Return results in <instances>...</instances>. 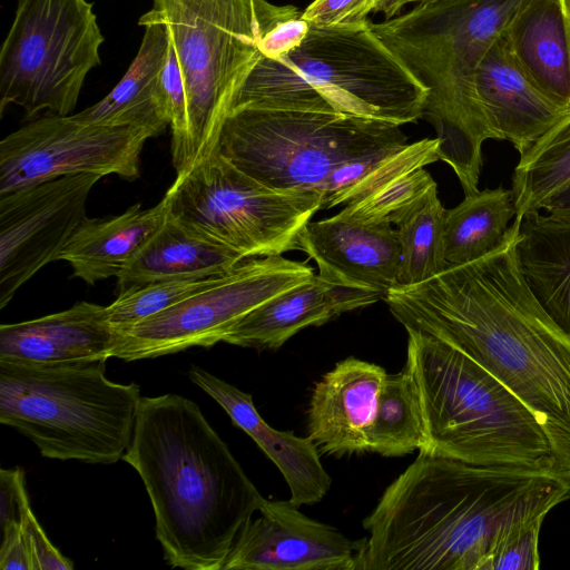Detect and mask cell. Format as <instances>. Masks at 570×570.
<instances>
[{
  "label": "cell",
  "instance_id": "obj_1",
  "mask_svg": "<svg viewBox=\"0 0 570 570\" xmlns=\"http://www.w3.org/2000/svg\"><path fill=\"white\" fill-rule=\"evenodd\" d=\"M522 216L491 253L390 289L384 301L405 327L433 336L507 385L544 430L554 471L570 482V334L543 309L518 262Z\"/></svg>",
  "mask_w": 570,
  "mask_h": 570
},
{
  "label": "cell",
  "instance_id": "obj_2",
  "mask_svg": "<svg viewBox=\"0 0 570 570\" xmlns=\"http://www.w3.org/2000/svg\"><path fill=\"white\" fill-rule=\"evenodd\" d=\"M122 460L145 484L167 563L223 570L265 498L199 406L177 394L141 397Z\"/></svg>",
  "mask_w": 570,
  "mask_h": 570
},
{
  "label": "cell",
  "instance_id": "obj_3",
  "mask_svg": "<svg viewBox=\"0 0 570 570\" xmlns=\"http://www.w3.org/2000/svg\"><path fill=\"white\" fill-rule=\"evenodd\" d=\"M556 475L419 452L363 520L355 570H482L498 527Z\"/></svg>",
  "mask_w": 570,
  "mask_h": 570
},
{
  "label": "cell",
  "instance_id": "obj_4",
  "mask_svg": "<svg viewBox=\"0 0 570 570\" xmlns=\"http://www.w3.org/2000/svg\"><path fill=\"white\" fill-rule=\"evenodd\" d=\"M217 153L274 189L321 194L330 209L438 161L439 140L409 144L400 125L345 114L243 108Z\"/></svg>",
  "mask_w": 570,
  "mask_h": 570
},
{
  "label": "cell",
  "instance_id": "obj_5",
  "mask_svg": "<svg viewBox=\"0 0 570 570\" xmlns=\"http://www.w3.org/2000/svg\"><path fill=\"white\" fill-rule=\"evenodd\" d=\"M522 0H426L372 27L428 89L423 117L436 130L439 159L465 195L478 190L482 145L492 139L476 89L478 68Z\"/></svg>",
  "mask_w": 570,
  "mask_h": 570
},
{
  "label": "cell",
  "instance_id": "obj_6",
  "mask_svg": "<svg viewBox=\"0 0 570 570\" xmlns=\"http://www.w3.org/2000/svg\"><path fill=\"white\" fill-rule=\"evenodd\" d=\"M367 19L309 23L303 41L277 59L261 57L232 110L345 114L405 125L423 117L428 89L386 47Z\"/></svg>",
  "mask_w": 570,
  "mask_h": 570
},
{
  "label": "cell",
  "instance_id": "obj_7",
  "mask_svg": "<svg viewBox=\"0 0 570 570\" xmlns=\"http://www.w3.org/2000/svg\"><path fill=\"white\" fill-rule=\"evenodd\" d=\"M406 332L405 368L416 386L424 428L420 453L554 471L544 430L507 385L455 347Z\"/></svg>",
  "mask_w": 570,
  "mask_h": 570
},
{
  "label": "cell",
  "instance_id": "obj_8",
  "mask_svg": "<svg viewBox=\"0 0 570 570\" xmlns=\"http://www.w3.org/2000/svg\"><path fill=\"white\" fill-rule=\"evenodd\" d=\"M106 361L0 360V422L30 439L45 458L92 464L122 460L140 389L108 380Z\"/></svg>",
  "mask_w": 570,
  "mask_h": 570
},
{
  "label": "cell",
  "instance_id": "obj_9",
  "mask_svg": "<svg viewBox=\"0 0 570 570\" xmlns=\"http://www.w3.org/2000/svg\"><path fill=\"white\" fill-rule=\"evenodd\" d=\"M167 28L186 90L187 142L176 177L218 150L234 99L278 22L302 13L268 0H153Z\"/></svg>",
  "mask_w": 570,
  "mask_h": 570
},
{
  "label": "cell",
  "instance_id": "obj_10",
  "mask_svg": "<svg viewBox=\"0 0 570 570\" xmlns=\"http://www.w3.org/2000/svg\"><path fill=\"white\" fill-rule=\"evenodd\" d=\"M105 38L87 0H18L0 50V114L68 116Z\"/></svg>",
  "mask_w": 570,
  "mask_h": 570
},
{
  "label": "cell",
  "instance_id": "obj_11",
  "mask_svg": "<svg viewBox=\"0 0 570 570\" xmlns=\"http://www.w3.org/2000/svg\"><path fill=\"white\" fill-rule=\"evenodd\" d=\"M165 197L169 216L246 258L298 249L302 230L322 205L321 194L268 187L219 153L176 177Z\"/></svg>",
  "mask_w": 570,
  "mask_h": 570
},
{
  "label": "cell",
  "instance_id": "obj_12",
  "mask_svg": "<svg viewBox=\"0 0 570 570\" xmlns=\"http://www.w3.org/2000/svg\"><path fill=\"white\" fill-rule=\"evenodd\" d=\"M313 275L307 263L282 255L248 258L214 286L115 331L110 357L130 362L213 346L254 308Z\"/></svg>",
  "mask_w": 570,
  "mask_h": 570
},
{
  "label": "cell",
  "instance_id": "obj_13",
  "mask_svg": "<svg viewBox=\"0 0 570 570\" xmlns=\"http://www.w3.org/2000/svg\"><path fill=\"white\" fill-rule=\"evenodd\" d=\"M151 137L141 127L87 122L75 115L39 118L0 141V196L78 174L135 180Z\"/></svg>",
  "mask_w": 570,
  "mask_h": 570
},
{
  "label": "cell",
  "instance_id": "obj_14",
  "mask_svg": "<svg viewBox=\"0 0 570 570\" xmlns=\"http://www.w3.org/2000/svg\"><path fill=\"white\" fill-rule=\"evenodd\" d=\"M101 178L78 174L0 196V308L43 266L58 261Z\"/></svg>",
  "mask_w": 570,
  "mask_h": 570
},
{
  "label": "cell",
  "instance_id": "obj_15",
  "mask_svg": "<svg viewBox=\"0 0 570 570\" xmlns=\"http://www.w3.org/2000/svg\"><path fill=\"white\" fill-rule=\"evenodd\" d=\"M288 501L267 500L239 531L223 570H355L364 538L351 540Z\"/></svg>",
  "mask_w": 570,
  "mask_h": 570
},
{
  "label": "cell",
  "instance_id": "obj_16",
  "mask_svg": "<svg viewBox=\"0 0 570 570\" xmlns=\"http://www.w3.org/2000/svg\"><path fill=\"white\" fill-rule=\"evenodd\" d=\"M298 249L315 261L318 274L342 285L385 294L399 286L401 246L391 225L340 217L308 222Z\"/></svg>",
  "mask_w": 570,
  "mask_h": 570
},
{
  "label": "cell",
  "instance_id": "obj_17",
  "mask_svg": "<svg viewBox=\"0 0 570 570\" xmlns=\"http://www.w3.org/2000/svg\"><path fill=\"white\" fill-rule=\"evenodd\" d=\"M386 371L347 357L314 385L307 411L308 436L320 452L344 456L368 451V429Z\"/></svg>",
  "mask_w": 570,
  "mask_h": 570
},
{
  "label": "cell",
  "instance_id": "obj_18",
  "mask_svg": "<svg viewBox=\"0 0 570 570\" xmlns=\"http://www.w3.org/2000/svg\"><path fill=\"white\" fill-rule=\"evenodd\" d=\"M478 99L492 139L510 141L520 155L566 112L525 75L500 36L475 77Z\"/></svg>",
  "mask_w": 570,
  "mask_h": 570
},
{
  "label": "cell",
  "instance_id": "obj_19",
  "mask_svg": "<svg viewBox=\"0 0 570 570\" xmlns=\"http://www.w3.org/2000/svg\"><path fill=\"white\" fill-rule=\"evenodd\" d=\"M382 298L384 294L380 292L342 285L314 274L254 308L226 333L223 342L276 350L305 327L322 325Z\"/></svg>",
  "mask_w": 570,
  "mask_h": 570
},
{
  "label": "cell",
  "instance_id": "obj_20",
  "mask_svg": "<svg viewBox=\"0 0 570 570\" xmlns=\"http://www.w3.org/2000/svg\"><path fill=\"white\" fill-rule=\"evenodd\" d=\"M188 376L226 411L234 424L245 431L277 466L288 485L292 503L297 507L314 504L327 494L332 478L309 436H297L293 431L272 428L258 414L252 394L198 366L193 365Z\"/></svg>",
  "mask_w": 570,
  "mask_h": 570
},
{
  "label": "cell",
  "instance_id": "obj_21",
  "mask_svg": "<svg viewBox=\"0 0 570 570\" xmlns=\"http://www.w3.org/2000/svg\"><path fill=\"white\" fill-rule=\"evenodd\" d=\"M116 332L107 306L78 302L68 309L0 326V360L72 363L108 360Z\"/></svg>",
  "mask_w": 570,
  "mask_h": 570
},
{
  "label": "cell",
  "instance_id": "obj_22",
  "mask_svg": "<svg viewBox=\"0 0 570 570\" xmlns=\"http://www.w3.org/2000/svg\"><path fill=\"white\" fill-rule=\"evenodd\" d=\"M502 38L532 82L570 107V0H522Z\"/></svg>",
  "mask_w": 570,
  "mask_h": 570
},
{
  "label": "cell",
  "instance_id": "obj_23",
  "mask_svg": "<svg viewBox=\"0 0 570 570\" xmlns=\"http://www.w3.org/2000/svg\"><path fill=\"white\" fill-rule=\"evenodd\" d=\"M138 23L145 28L142 40L121 80L104 99L75 117L87 122L137 126L155 137L170 125L160 89L169 35L151 10L142 14Z\"/></svg>",
  "mask_w": 570,
  "mask_h": 570
},
{
  "label": "cell",
  "instance_id": "obj_24",
  "mask_svg": "<svg viewBox=\"0 0 570 570\" xmlns=\"http://www.w3.org/2000/svg\"><path fill=\"white\" fill-rule=\"evenodd\" d=\"M168 200L150 208L140 203L120 215L86 218L70 237L58 261L67 262L88 285L117 277L147 245L168 216Z\"/></svg>",
  "mask_w": 570,
  "mask_h": 570
},
{
  "label": "cell",
  "instance_id": "obj_25",
  "mask_svg": "<svg viewBox=\"0 0 570 570\" xmlns=\"http://www.w3.org/2000/svg\"><path fill=\"white\" fill-rule=\"evenodd\" d=\"M246 259L240 252L168 214L159 230L116 277L117 293L158 281L222 275Z\"/></svg>",
  "mask_w": 570,
  "mask_h": 570
},
{
  "label": "cell",
  "instance_id": "obj_26",
  "mask_svg": "<svg viewBox=\"0 0 570 570\" xmlns=\"http://www.w3.org/2000/svg\"><path fill=\"white\" fill-rule=\"evenodd\" d=\"M517 255L531 293L570 334V220L542 212L522 216Z\"/></svg>",
  "mask_w": 570,
  "mask_h": 570
},
{
  "label": "cell",
  "instance_id": "obj_27",
  "mask_svg": "<svg viewBox=\"0 0 570 570\" xmlns=\"http://www.w3.org/2000/svg\"><path fill=\"white\" fill-rule=\"evenodd\" d=\"M513 216L512 189L501 186L468 194L458 206L445 209L443 246L449 266L470 263L494 250Z\"/></svg>",
  "mask_w": 570,
  "mask_h": 570
},
{
  "label": "cell",
  "instance_id": "obj_28",
  "mask_svg": "<svg viewBox=\"0 0 570 570\" xmlns=\"http://www.w3.org/2000/svg\"><path fill=\"white\" fill-rule=\"evenodd\" d=\"M570 499V482L556 475L519 503L495 530L482 570H538L546 515Z\"/></svg>",
  "mask_w": 570,
  "mask_h": 570
},
{
  "label": "cell",
  "instance_id": "obj_29",
  "mask_svg": "<svg viewBox=\"0 0 570 570\" xmlns=\"http://www.w3.org/2000/svg\"><path fill=\"white\" fill-rule=\"evenodd\" d=\"M570 184V107L525 153L512 175L517 216L540 212Z\"/></svg>",
  "mask_w": 570,
  "mask_h": 570
},
{
  "label": "cell",
  "instance_id": "obj_30",
  "mask_svg": "<svg viewBox=\"0 0 570 570\" xmlns=\"http://www.w3.org/2000/svg\"><path fill=\"white\" fill-rule=\"evenodd\" d=\"M444 214L434 185L395 224L401 246L400 286L425 282L449 266L443 246Z\"/></svg>",
  "mask_w": 570,
  "mask_h": 570
},
{
  "label": "cell",
  "instance_id": "obj_31",
  "mask_svg": "<svg viewBox=\"0 0 570 570\" xmlns=\"http://www.w3.org/2000/svg\"><path fill=\"white\" fill-rule=\"evenodd\" d=\"M424 440L423 419L412 374L404 367L387 374L368 429V452L402 456L420 450Z\"/></svg>",
  "mask_w": 570,
  "mask_h": 570
},
{
  "label": "cell",
  "instance_id": "obj_32",
  "mask_svg": "<svg viewBox=\"0 0 570 570\" xmlns=\"http://www.w3.org/2000/svg\"><path fill=\"white\" fill-rule=\"evenodd\" d=\"M226 274L158 281L128 289L107 306L108 322L115 331L127 328L214 286Z\"/></svg>",
  "mask_w": 570,
  "mask_h": 570
},
{
  "label": "cell",
  "instance_id": "obj_33",
  "mask_svg": "<svg viewBox=\"0 0 570 570\" xmlns=\"http://www.w3.org/2000/svg\"><path fill=\"white\" fill-rule=\"evenodd\" d=\"M432 176L419 168L402 175L366 196L348 203L337 214L342 218L374 225H392L432 187Z\"/></svg>",
  "mask_w": 570,
  "mask_h": 570
},
{
  "label": "cell",
  "instance_id": "obj_34",
  "mask_svg": "<svg viewBox=\"0 0 570 570\" xmlns=\"http://www.w3.org/2000/svg\"><path fill=\"white\" fill-rule=\"evenodd\" d=\"M29 504L24 471L16 466L0 470V548L10 544L21 532L23 511Z\"/></svg>",
  "mask_w": 570,
  "mask_h": 570
},
{
  "label": "cell",
  "instance_id": "obj_35",
  "mask_svg": "<svg viewBox=\"0 0 570 570\" xmlns=\"http://www.w3.org/2000/svg\"><path fill=\"white\" fill-rule=\"evenodd\" d=\"M376 0H314L302 17L317 26L351 23L367 19Z\"/></svg>",
  "mask_w": 570,
  "mask_h": 570
},
{
  "label": "cell",
  "instance_id": "obj_36",
  "mask_svg": "<svg viewBox=\"0 0 570 570\" xmlns=\"http://www.w3.org/2000/svg\"><path fill=\"white\" fill-rule=\"evenodd\" d=\"M22 531L31 554L33 570L73 569L72 561L63 557L47 538L31 510L30 503L23 511Z\"/></svg>",
  "mask_w": 570,
  "mask_h": 570
},
{
  "label": "cell",
  "instance_id": "obj_37",
  "mask_svg": "<svg viewBox=\"0 0 570 570\" xmlns=\"http://www.w3.org/2000/svg\"><path fill=\"white\" fill-rule=\"evenodd\" d=\"M302 13L278 22L264 36L259 47L263 57L277 59L303 41L309 22Z\"/></svg>",
  "mask_w": 570,
  "mask_h": 570
},
{
  "label": "cell",
  "instance_id": "obj_38",
  "mask_svg": "<svg viewBox=\"0 0 570 570\" xmlns=\"http://www.w3.org/2000/svg\"><path fill=\"white\" fill-rule=\"evenodd\" d=\"M0 569L33 570L31 554L23 531L10 544L0 548Z\"/></svg>",
  "mask_w": 570,
  "mask_h": 570
},
{
  "label": "cell",
  "instance_id": "obj_39",
  "mask_svg": "<svg viewBox=\"0 0 570 570\" xmlns=\"http://www.w3.org/2000/svg\"><path fill=\"white\" fill-rule=\"evenodd\" d=\"M540 212L558 219L570 220V184L556 193Z\"/></svg>",
  "mask_w": 570,
  "mask_h": 570
},
{
  "label": "cell",
  "instance_id": "obj_40",
  "mask_svg": "<svg viewBox=\"0 0 570 570\" xmlns=\"http://www.w3.org/2000/svg\"><path fill=\"white\" fill-rule=\"evenodd\" d=\"M426 0H376L373 13L383 14L384 19H390L399 13L409 4H415Z\"/></svg>",
  "mask_w": 570,
  "mask_h": 570
}]
</instances>
